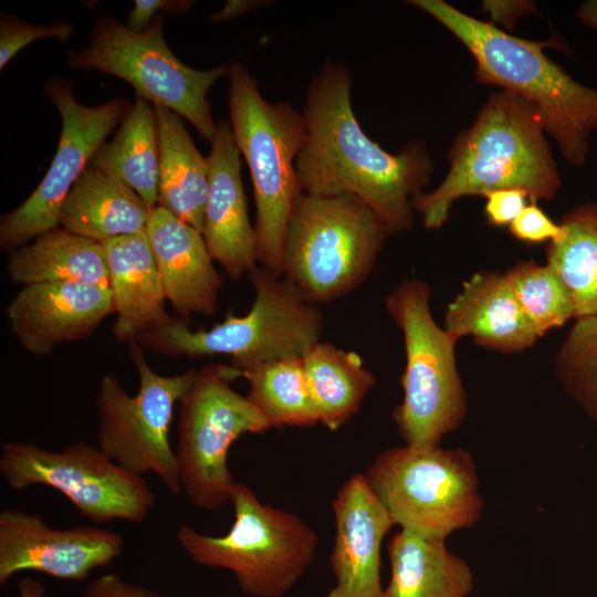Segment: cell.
Wrapping results in <instances>:
<instances>
[{
	"label": "cell",
	"mask_w": 597,
	"mask_h": 597,
	"mask_svg": "<svg viewBox=\"0 0 597 597\" xmlns=\"http://www.w3.org/2000/svg\"><path fill=\"white\" fill-rule=\"evenodd\" d=\"M108 271L114 312L113 333L121 342L133 343L142 334L166 324V296L145 232L102 243Z\"/></svg>",
	"instance_id": "21"
},
{
	"label": "cell",
	"mask_w": 597,
	"mask_h": 597,
	"mask_svg": "<svg viewBox=\"0 0 597 597\" xmlns=\"http://www.w3.org/2000/svg\"><path fill=\"white\" fill-rule=\"evenodd\" d=\"M153 209L128 186L90 163L62 205L59 226L103 243L143 232Z\"/></svg>",
	"instance_id": "22"
},
{
	"label": "cell",
	"mask_w": 597,
	"mask_h": 597,
	"mask_svg": "<svg viewBox=\"0 0 597 597\" xmlns=\"http://www.w3.org/2000/svg\"><path fill=\"white\" fill-rule=\"evenodd\" d=\"M122 535L96 526L55 528L34 513L0 512V585L20 572L83 582L122 555Z\"/></svg>",
	"instance_id": "15"
},
{
	"label": "cell",
	"mask_w": 597,
	"mask_h": 597,
	"mask_svg": "<svg viewBox=\"0 0 597 597\" xmlns=\"http://www.w3.org/2000/svg\"><path fill=\"white\" fill-rule=\"evenodd\" d=\"M440 22L474 57L475 78L502 86L532 103L563 157L586 163L597 129V90L576 82L543 51L547 42L521 39L442 0L407 1Z\"/></svg>",
	"instance_id": "3"
},
{
	"label": "cell",
	"mask_w": 597,
	"mask_h": 597,
	"mask_svg": "<svg viewBox=\"0 0 597 597\" xmlns=\"http://www.w3.org/2000/svg\"><path fill=\"white\" fill-rule=\"evenodd\" d=\"M241 377L233 365L214 364L197 369L179 400L175 450L180 484L190 503L213 511L230 502L235 481L228 465L232 443L247 433L272 428L250 399L232 387Z\"/></svg>",
	"instance_id": "10"
},
{
	"label": "cell",
	"mask_w": 597,
	"mask_h": 597,
	"mask_svg": "<svg viewBox=\"0 0 597 597\" xmlns=\"http://www.w3.org/2000/svg\"><path fill=\"white\" fill-rule=\"evenodd\" d=\"M83 597H166L142 585L128 583L116 574L93 579L84 589Z\"/></svg>",
	"instance_id": "36"
},
{
	"label": "cell",
	"mask_w": 597,
	"mask_h": 597,
	"mask_svg": "<svg viewBox=\"0 0 597 597\" xmlns=\"http://www.w3.org/2000/svg\"><path fill=\"white\" fill-rule=\"evenodd\" d=\"M74 32V27L65 21H55L50 25H34L21 21L15 13L0 15V70L28 44L44 38H54L66 42Z\"/></svg>",
	"instance_id": "32"
},
{
	"label": "cell",
	"mask_w": 597,
	"mask_h": 597,
	"mask_svg": "<svg viewBox=\"0 0 597 597\" xmlns=\"http://www.w3.org/2000/svg\"><path fill=\"white\" fill-rule=\"evenodd\" d=\"M234 367L249 383L248 398L272 427H313L318 423L303 357Z\"/></svg>",
	"instance_id": "29"
},
{
	"label": "cell",
	"mask_w": 597,
	"mask_h": 597,
	"mask_svg": "<svg viewBox=\"0 0 597 597\" xmlns=\"http://www.w3.org/2000/svg\"><path fill=\"white\" fill-rule=\"evenodd\" d=\"M388 232L354 195L295 199L284 240L282 277L310 303H327L360 286Z\"/></svg>",
	"instance_id": "5"
},
{
	"label": "cell",
	"mask_w": 597,
	"mask_h": 597,
	"mask_svg": "<svg viewBox=\"0 0 597 597\" xmlns=\"http://www.w3.org/2000/svg\"><path fill=\"white\" fill-rule=\"evenodd\" d=\"M517 303L540 337L575 320L574 304L559 276L547 265L520 261L505 273Z\"/></svg>",
	"instance_id": "30"
},
{
	"label": "cell",
	"mask_w": 597,
	"mask_h": 597,
	"mask_svg": "<svg viewBox=\"0 0 597 597\" xmlns=\"http://www.w3.org/2000/svg\"><path fill=\"white\" fill-rule=\"evenodd\" d=\"M390 582L383 597H468L474 585L469 564L446 538L407 530L389 541Z\"/></svg>",
	"instance_id": "23"
},
{
	"label": "cell",
	"mask_w": 597,
	"mask_h": 597,
	"mask_svg": "<svg viewBox=\"0 0 597 597\" xmlns=\"http://www.w3.org/2000/svg\"><path fill=\"white\" fill-rule=\"evenodd\" d=\"M195 1L189 0H136L127 15L126 25L135 32H144L160 15L158 12L180 14L189 12Z\"/></svg>",
	"instance_id": "35"
},
{
	"label": "cell",
	"mask_w": 597,
	"mask_h": 597,
	"mask_svg": "<svg viewBox=\"0 0 597 597\" xmlns=\"http://www.w3.org/2000/svg\"><path fill=\"white\" fill-rule=\"evenodd\" d=\"M0 473L13 490L32 485L55 489L96 524L116 520L139 524L156 504V495L142 475L83 441L61 451L8 441L1 447Z\"/></svg>",
	"instance_id": "13"
},
{
	"label": "cell",
	"mask_w": 597,
	"mask_h": 597,
	"mask_svg": "<svg viewBox=\"0 0 597 597\" xmlns=\"http://www.w3.org/2000/svg\"><path fill=\"white\" fill-rule=\"evenodd\" d=\"M129 354L139 376L138 392L128 395L114 375L103 377L96 398L97 447L134 474L156 473L170 493L178 495L182 489L169 430L175 405L197 369L163 376L150 368L136 342L129 344Z\"/></svg>",
	"instance_id": "12"
},
{
	"label": "cell",
	"mask_w": 597,
	"mask_h": 597,
	"mask_svg": "<svg viewBox=\"0 0 597 597\" xmlns=\"http://www.w3.org/2000/svg\"><path fill=\"white\" fill-rule=\"evenodd\" d=\"M228 101L230 125L254 189L259 262L282 277L287 222L302 192L295 160L305 142L302 112L290 103H269L242 64L230 65Z\"/></svg>",
	"instance_id": "4"
},
{
	"label": "cell",
	"mask_w": 597,
	"mask_h": 597,
	"mask_svg": "<svg viewBox=\"0 0 597 597\" xmlns=\"http://www.w3.org/2000/svg\"><path fill=\"white\" fill-rule=\"evenodd\" d=\"M352 75L327 61L312 78L303 108L305 142L295 160L301 191L354 195L365 201L388 234L413 227V197L429 184L432 161L426 146L409 142L390 154L362 129L350 102Z\"/></svg>",
	"instance_id": "1"
},
{
	"label": "cell",
	"mask_w": 597,
	"mask_h": 597,
	"mask_svg": "<svg viewBox=\"0 0 597 597\" xmlns=\"http://www.w3.org/2000/svg\"><path fill=\"white\" fill-rule=\"evenodd\" d=\"M254 301L243 316L229 315L209 329L192 331L187 321L170 318L135 342L147 350L196 358L229 355L231 365L303 357L321 342L322 311L284 277L254 266L249 273Z\"/></svg>",
	"instance_id": "6"
},
{
	"label": "cell",
	"mask_w": 597,
	"mask_h": 597,
	"mask_svg": "<svg viewBox=\"0 0 597 597\" xmlns=\"http://www.w3.org/2000/svg\"><path fill=\"white\" fill-rule=\"evenodd\" d=\"M91 164L133 189L150 208L158 203L159 137L154 107L136 96L109 143Z\"/></svg>",
	"instance_id": "26"
},
{
	"label": "cell",
	"mask_w": 597,
	"mask_h": 597,
	"mask_svg": "<svg viewBox=\"0 0 597 597\" xmlns=\"http://www.w3.org/2000/svg\"><path fill=\"white\" fill-rule=\"evenodd\" d=\"M431 289L419 279L399 283L385 307L400 328L406 353L402 401L392 418L406 444H440L464 420L468 395L460 377L458 337L440 327L430 311Z\"/></svg>",
	"instance_id": "8"
},
{
	"label": "cell",
	"mask_w": 597,
	"mask_h": 597,
	"mask_svg": "<svg viewBox=\"0 0 597 597\" xmlns=\"http://www.w3.org/2000/svg\"><path fill=\"white\" fill-rule=\"evenodd\" d=\"M230 503L234 520L226 535L181 525L176 533L180 547L199 565L230 570L248 596L282 597L313 563L316 531L294 513L261 502L241 482Z\"/></svg>",
	"instance_id": "7"
},
{
	"label": "cell",
	"mask_w": 597,
	"mask_h": 597,
	"mask_svg": "<svg viewBox=\"0 0 597 597\" xmlns=\"http://www.w3.org/2000/svg\"><path fill=\"white\" fill-rule=\"evenodd\" d=\"M56 107L62 130L56 153L35 190L0 219V248L12 251L57 228L62 205L70 190L130 107L124 98L97 106L77 102L70 81L53 76L44 86Z\"/></svg>",
	"instance_id": "14"
},
{
	"label": "cell",
	"mask_w": 597,
	"mask_h": 597,
	"mask_svg": "<svg viewBox=\"0 0 597 597\" xmlns=\"http://www.w3.org/2000/svg\"><path fill=\"white\" fill-rule=\"evenodd\" d=\"M19 597H45L46 588L38 579L24 576L17 584Z\"/></svg>",
	"instance_id": "39"
},
{
	"label": "cell",
	"mask_w": 597,
	"mask_h": 597,
	"mask_svg": "<svg viewBox=\"0 0 597 597\" xmlns=\"http://www.w3.org/2000/svg\"><path fill=\"white\" fill-rule=\"evenodd\" d=\"M6 269L10 280L22 285L45 282L108 285L102 243L61 227L10 251Z\"/></svg>",
	"instance_id": "25"
},
{
	"label": "cell",
	"mask_w": 597,
	"mask_h": 597,
	"mask_svg": "<svg viewBox=\"0 0 597 597\" xmlns=\"http://www.w3.org/2000/svg\"><path fill=\"white\" fill-rule=\"evenodd\" d=\"M576 17L584 25L597 33V0L582 2L576 11Z\"/></svg>",
	"instance_id": "40"
},
{
	"label": "cell",
	"mask_w": 597,
	"mask_h": 597,
	"mask_svg": "<svg viewBox=\"0 0 597 597\" xmlns=\"http://www.w3.org/2000/svg\"><path fill=\"white\" fill-rule=\"evenodd\" d=\"M511 234L526 243L554 241L563 234V228L554 222L537 205L531 200L509 226Z\"/></svg>",
	"instance_id": "33"
},
{
	"label": "cell",
	"mask_w": 597,
	"mask_h": 597,
	"mask_svg": "<svg viewBox=\"0 0 597 597\" xmlns=\"http://www.w3.org/2000/svg\"><path fill=\"white\" fill-rule=\"evenodd\" d=\"M332 507L335 585L326 597H383L381 545L395 525L390 515L362 473L343 483Z\"/></svg>",
	"instance_id": "17"
},
{
	"label": "cell",
	"mask_w": 597,
	"mask_h": 597,
	"mask_svg": "<svg viewBox=\"0 0 597 597\" xmlns=\"http://www.w3.org/2000/svg\"><path fill=\"white\" fill-rule=\"evenodd\" d=\"M537 108L501 91L489 97L473 125L452 144L449 170L431 192L413 197V211L426 229L441 228L453 202L496 189H522L530 199L552 200L561 178Z\"/></svg>",
	"instance_id": "2"
},
{
	"label": "cell",
	"mask_w": 597,
	"mask_h": 597,
	"mask_svg": "<svg viewBox=\"0 0 597 597\" xmlns=\"http://www.w3.org/2000/svg\"><path fill=\"white\" fill-rule=\"evenodd\" d=\"M365 478L401 530L447 540L474 525L483 511L476 464L463 448H389L371 461Z\"/></svg>",
	"instance_id": "9"
},
{
	"label": "cell",
	"mask_w": 597,
	"mask_h": 597,
	"mask_svg": "<svg viewBox=\"0 0 597 597\" xmlns=\"http://www.w3.org/2000/svg\"><path fill=\"white\" fill-rule=\"evenodd\" d=\"M144 232L166 300L175 312L181 317L213 315L222 279L202 233L158 206L153 209Z\"/></svg>",
	"instance_id": "19"
},
{
	"label": "cell",
	"mask_w": 597,
	"mask_h": 597,
	"mask_svg": "<svg viewBox=\"0 0 597 597\" xmlns=\"http://www.w3.org/2000/svg\"><path fill=\"white\" fill-rule=\"evenodd\" d=\"M486 199L484 212L489 224L510 226L526 206L528 193L522 189H496L482 195Z\"/></svg>",
	"instance_id": "34"
},
{
	"label": "cell",
	"mask_w": 597,
	"mask_h": 597,
	"mask_svg": "<svg viewBox=\"0 0 597 597\" xmlns=\"http://www.w3.org/2000/svg\"><path fill=\"white\" fill-rule=\"evenodd\" d=\"M114 313L108 285L45 282L23 285L6 314L18 343L36 356L65 342L86 338Z\"/></svg>",
	"instance_id": "16"
},
{
	"label": "cell",
	"mask_w": 597,
	"mask_h": 597,
	"mask_svg": "<svg viewBox=\"0 0 597 597\" xmlns=\"http://www.w3.org/2000/svg\"><path fill=\"white\" fill-rule=\"evenodd\" d=\"M163 28V15L140 33L114 17L103 15L91 32L90 45L71 51L67 64L124 80L136 96L171 109L211 142L217 124L207 95L216 81L228 75L230 65L208 71L190 67L170 51Z\"/></svg>",
	"instance_id": "11"
},
{
	"label": "cell",
	"mask_w": 597,
	"mask_h": 597,
	"mask_svg": "<svg viewBox=\"0 0 597 597\" xmlns=\"http://www.w3.org/2000/svg\"><path fill=\"white\" fill-rule=\"evenodd\" d=\"M260 1H227L221 11L214 13L210 19L214 22H220L230 18L238 17L253 9L255 6H260Z\"/></svg>",
	"instance_id": "38"
},
{
	"label": "cell",
	"mask_w": 597,
	"mask_h": 597,
	"mask_svg": "<svg viewBox=\"0 0 597 597\" xmlns=\"http://www.w3.org/2000/svg\"><path fill=\"white\" fill-rule=\"evenodd\" d=\"M559 224L563 234L549 242L546 264L568 290L575 320L597 316V200L573 208Z\"/></svg>",
	"instance_id": "28"
},
{
	"label": "cell",
	"mask_w": 597,
	"mask_h": 597,
	"mask_svg": "<svg viewBox=\"0 0 597 597\" xmlns=\"http://www.w3.org/2000/svg\"><path fill=\"white\" fill-rule=\"evenodd\" d=\"M483 7L493 21H500L507 27L514 24L523 14L534 11L533 4L527 1H485Z\"/></svg>",
	"instance_id": "37"
},
{
	"label": "cell",
	"mask_w": 597,
	"mask_h": 597,
	"mask_svg": "<svg viewBox=\"0 0 597 597\" xmlns=\"http://www.w3.org/2000/svg\"><path fill=\"white\" fill-rule=\"evenodd\" d=\"M159 137L158 207L202 233L208 195V163L182 117L154 105Z\"/></svg>",
	"instance_id": "24"
},
{
	"label": "cell",
	"mask_w": 597,
	"mask_h": 597,
	"mask_svg": "<svg viewBox=\"0 0 597 597\" xmlns=\"http://www.w3.org/2000/svg\"><path fill=\"white\" fill-rule=\"evenodd\" d=\"M210 144L202 235L211 258L239 280L256 266L259 241L248 214L241 153L230 123H217Z\"/></svg>",
	"instance_id": "18"
},
{
	"label": "cell",
	"mask_w": 597,
	"mask_h": 597,
	"mask_svg": "<svg viewBox=\"0 0 597 597\" xmlns=\"http://www.w3.org/2000/svg\"><path fill=\"white\" fill-rule=\"evenodd\" d=\"M303 362L318 422L336 431L359 411L375 376L356 353L325 342L315 344Z\"/></svg>",
	"instance_id": "27"
},
{
	"label": "cell",
	"mask_w": 597,
	"mask_h": 597,
	"mask_svg": "<svg viewBox=\"0 0 597 597\" xmlns=\"http://www.w3.org/2000/svg\"><path fill=\"white\" fill-rule=\"evenodd\" d=\"M444 328L458 338L473 337L483 348L502 354L532 347L540 335L523 313L505 274L473 273L449 303Z\"/></svg>",
	"instance_id": "20"
},
{
	"label": "cell",
	"mask_w": 597,
	"mask_h": 597,
	"mask_svg": "<svg viewBox=\"0 0 597 597\" xmlns=\"http://www.w3.org/2000/svg\"><path fill=\"white\" fill-rule=\"evenodd\" d=\"M565 392L597 425V316L576 318L554 359Z\"/></svg>",
	"instance_id": "31"
}]
</instances>
